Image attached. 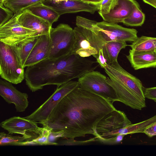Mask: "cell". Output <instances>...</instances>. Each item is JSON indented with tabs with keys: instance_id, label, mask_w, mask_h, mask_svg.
Masks as SVG:
<instances>
[{
	"instance_id": "6da1fadb",
	"label": "cell",
	"mask_w": 156,
	"mask_h": 156,
	"mask_svg": "<svg viewBox=\"0 0 156 156\" xmlns=\"http://www.w3.org/2000/svg\"><path fill=\"white\" fill-rule=\"evenodd\" d=\"M116 109L113 103L79 87L65 96L47 119L39 123L57 138L96 136L95 127L105 116Z\"/></svg>"
},
{
	"instance_id": "7a4b0ae2",
	"label": "cell",
	"mask_w": 156,
	"mask_h": 156,
	"mask_svg": "<svg viewBox=\"0 0 156 156\" xmlns=\"http://www.w3.org/2000/svg\"><path fill=\"white\" fill-rule=\"evenodd\" d=\"M95 62L71 52L59 58H48L27 67L25 71L26 84L32 92L48 85H55L58 87L94 70Z\"/></svg>"
},
{
	"instance_id": "3957f363",
	"label": "cell",
	"mask_w": 156,
	"mask_h": 156,
	"mask_svg": "<svg viewBox=\"0 0 156 156\" xmlns=\"http://www.w3.org/2000/svg\"><path fill=\"white\" fill-rule=\"evenodd\" d=\"M107 82L115 90L118 101L136 109L146 107L144 89L140 80L123 68L119 63L108 65L104 69Z\"/></svg>"
},
{
	"instance_id": "277c9868",
	"label": "cell",
	"mask_w": 156,
	"mask_h": 156,
	"mask_svg": "<svg viewBox=\"0 0 156 156\" xmlns=\"http://www.w3.org/2000/svg\"><path fill=\"white\" fill-rule=\"evenodd\" d=\"M0 75L12 83H21L25 78L24 68L11 46L0 41Z\"/></svg>"
},
{
	"instance_id": "5b68a950",
	"label": "cell",
	"mask_w": 156,
	"mask_h": 156,
	"mask_svg": "<svg viewBox=\"0 0 156 156\" xmlns=\"http://www.w3.org/2000/svg\"><path fill=\"white\" fill-rule=\"evenodd\" d=\"M49 36L50 50L48 58L55 59L71 52L75 39L73 29L69 25L60 23L55 28H51Z\"/></svg>"
},
{
	"instance_id": "8992f818",
	"label": "cell",
	"mask_w": 156,
	"mask_h": 156,
	"mask_svg": "<svg viewBox=\"0 0 156 156\" xmlns=\"http://www.w3.org/2000/svg\"><path fill=\"white\" fill-rule=\"evenodd\" d=\"M107 77L99 72L92 70L79 78V86L82 89L99 96L113 103L118 101L113 88L107 82Z\"/></svg>"
},
{
	"instance_id": "52a82bcc",
	"label": "cell",
	"mask_w": 156,
	"mask_h": 156,
	"mask_svg": "<svg viewBox=\"0 0 156 156\" xmlns=\"http://www.w3.org/2000/svg\"><path fill=\"white\" fill-rule=\"evenodd\" d=\"M75 39L71 53L86 58L97 54L105 43L92 31L76 27L73 29Z\"/></svg>"
},
{
	"instance_id": "ba28073f",
	"label": "cell",
	"mask_w": 156,
	"mask_h": 156,
	"mask_svg": "<svg viewBox=\"0 0 156 156\" xmlns=\"http://www.w3.org/2000/svg\"><path fill=\"white\" fill-rule=\"evenodd\" d=\"M79 87L78 81L70 80L57 87L54 92L32 114L24 118L38 123L46 120L61 100Z\"/></svg>"
},
{
	"instance_id": "9c48e42d",
	"label": "cell",
	"mask_w": 156,
	"mask_h": 156,
	"mask_svg": "<svg viewBox=\"0 0 156 156\" xmlns=\"http://www.w3.org/2000/svg\"><path fill=\"white\" fill-rule=\"evenodd\" d=\"M94 32L105 43L112 41L133 42L138 37L137 31L135 29L124 27L117 23L104 21L97 22Z\"/></svg>"
},
{
	"instance_id": "30bf717a",
	"label": "cell",
	"mask_w": 156,
	"mask_h": 156,
	"mask_svg": "<svg viewBox=\"0 0 156 156\" xmlns=\"http://www.w3.org/2000/svg\"><path fill=\"white\" fill-rule=\"evenodd\" d=\"M35 36H39L35 31L23 27L18 21L16 13L0 27V41L9 45Z\"/></svg>"
},
{
	"instance_id": "8fae6325",
	"label": "cell",
	"mask_w": 156,
	"mask_h": 156,
	"mask_svg": "<svg viewBox=\"0 0 156 156\" xmlns=\"http://www.w3.org/2000/svg\"><path fill=\"white\" fill-rule=\"evenodd\" d=\"M124 112L116 109L105 116L95 127L96 137L102 134L125 127L132 124Z\"/></svg>"
},
{
	"instance_id": "7c38bea8",
	"label": "cell",
	"mask_w": 156,
	"mask_h": 156,
	"mask_svg": "<svg viewBox=\"0 0 156 156\" xmlns=\"http://www.w3.org/2000/svg\"><path fill=\"white\" fill-rule=\"evenodd\" d=\"M43 3L54 9L60 16L66 13L81 12H86L93 14L99 10L101 4H91L80 0H69L57 3L51 0H46Z\"/></svg>"
},
{
	"instance_id": "4fadbf2b",
	"label": "cell",
	"mask_w": 156,
	"mask_h": 156,
	"mask_svg": "<svg viewBox=\"0 0 156 156\" xmlns=\"http://www.w3.org/2000/svg\"><path fill=\"white\" fill-rule=\"evenodd\" d=\"M5 80H0V95L8 103L13 104L17 112L25 111L29 105L28 95L18 90L12 84Z\"/></svg>"
},
{
	"instance_id": "5bb4252c",
	"label": "cell",
	"mask_w": 156,
	"mask_h": 156,
	"mask_svg": "<svg viewBox=\"0 0 156 156\" xmlns=\"http://www.w3.org/2000/svg\"><path fill=\"white\" fill-rule=\"evenodd\" d=\"M0 125L11 135L15 133L23 135L28 132L38 135L41 129L38 126L37 122L19 116L6 119L1 122Z\"/></svg>"
},
{
	"instance_id": "9a60e30c",
	"label": "cell",
	"mask_w": 156,
	"mask_h": 156,
	"mask_svg": "<svg viewBox=\"0 0 156 156\" xmlns=\"http://www.w3.org/2000/svg\"><path fill=\"white\" fill-rule=\"evenodd\" d=\"M16 14L18 21L23 27L35 31L39 36L49 34L52 27L50 23L28 9H25Z\"/></svg>"
},
{
	"instance_id": "2e32d148",
	"label": "cell",
	"mask_w": 156,
	"mask_h": 156,
	"mask_svg": "<svg viewBox=\"0 0 156 156\" xmlns=\"http://www.w3.org/2000/svg\"><path fill=\"white\" fill-rule=\"evenodd\" d=\"M137 3L134 0H116L109 12L101 16L107 22L122 23L130 16Z\"/></svg>"
},
{
	"instance_id": "e0dca14e",
	"label": "cell",
	"mask_w": 156,
	"mask_h": 156,
	"mask_svg": "<svg viewBox=\"0 0 156 156\" xmlns=\"http://www.w3.org/2000/svg\"><path fill=\"white\" fill-rule=\"evenodd\" d=\"M50 47L49 34L40 36L28 56L23 67L33 65L48 58Z\"/></svg>"
},
{
	"instance_id": "ac0fdd59",
	"label": "cell",
	"mask_w": 156,
	"mask_h": 156,
	"mask_svg": "<svg viewBox=\"0 0 156 156\" xmlns=\"http://www.w3.org/2000/svg\"><path fill=\"white\" fill-rule=\"evenodd\" d=\"M126 57L135 70L156 68V54L154 51L137 52L130 49Z\"/></svg>"
},
{
	"instance_id": "d6986e66",
	"label": "cell",
	"mask_w": 156,
	"mask_h": 156,
	"mask_svg": "<svg viewBox=\"0 0 156 156\" xmlns=\"http://www.w3.org/2000/svg\"><path fill=\"white\" fill-rule=\"evenodd\" d=\"M156 122V115L144 120L135 124H131L127 126L106 133V137L112 139L119 134L126 135L135 133H144L149 126Z\"/></svg>"
},
{
	"instance_id": "ffe728a7",
	"label": "cell",
	"mask_w": 156,
	"mask_h": 156,
	"mask_svg": "<svg viewBox=\"0 0 156 156\" xmlns=\"http://www.w3.org/2000/svg\"><path fill=\"white\" fill-rule=\"evenodd\" d=\"M127 46L126 42L112 41L105 42L102 46L104 55L108 65L117 63L118 56L120 51Z\"/></svg>"
},
{
	"instance_id": "44dd1931",
	"label": "cell",
	"mask_w": 156,
	"mask_h": 156,
	"mask_svg": "<svg viewBox=\"0 0 156 156\" xmlns=\"http://www.w3.org/2000/svg\"><path fill=\"white\" fill-rule=\"evenodd\" d=\"M35 15L48 22L52 26L58 21L60 16L54 9L39 3L31 6L27 9Z\"/></svg>"
},
{
	"instance_id": "7402d4cb",
	"label": "cell",
	"mask_w": 156,
	"mask_h": 156,
	"mask_svg": "<svg viewBox=\"0 0 156 156\" xmlns=\"http://www.w3.org/2000/svg\"><path fill=\"white\" fill-rule=\"evenodd\" d=\"M40 36L30 37L16 45L11 46L19 57L23 67Z\"/></svg>"
},
{
	"instance_id": "603a6c76",
	"label": "cell",
	"mask_w": 156,
	"mask_h": 156,
	"mask_svg": "<svg viewBox=\"0 0 156 156\" xmlns=\"http://www.w3.org/2000/svg\"><path fill=\"white\" fill-rule=\"evenodd\" d=\"M156 37L142 36L133 42L129 45L132 50L137 52H154L155 50L154 42Z\"/></svg>"
},
{
	"instance_id": "cb8c5ba5",
	"label": "cell",
	"mask_w": 156,
	"mask_h": 156,
	"mask_svg": "<svg viewBox=\"0 0 156 156\" xmlns=\"http://www.w3.org/2000/svg\"><path fill=\"white\" fill-rule=\"evenodd\" d=\"M46 0H5L4 6L14 14L18 13L35 4L43 3Z\"/></svg>"
},
{
	"instance_id": "d4e9b609",
	"label": "cell",
	"mask_w": 156,
	"mask_h": 156,
	"mask_svg": "<svg viewBox=\"0 0 156 156\" xmlns=\"http://www.w3.org/2000/svg\"><path fill=\"white\" fill-rule=\"evenodd\" d=\"M32 137L31 135L28 134L23 135L22 136H12L9 133L1 132L0 133V145L21 146L22 142L31 140Z\"/></svg>"
},
{
	"instance_id": "484cf974",
	"label": "cell",
	"mask_w": 156,
	"mask_h": 156,
	"mask_svg": "<svg viewBox=\"0 0 156 156\" xmlns=\"http://www.w3.org/2000/svg\"><path fill=\"white\" fill-rule=\"evenodd\" d=\"M145 20V14L142 12L138 3L135 5L130 16L125 20L122 23L127 26H140L144 23Z\"/></svg>"
},
{
	"instance_id": "4316f807",
	"label": "cell",
	"mask_w": 156,
	"mask_h": 156,
	"mask_svg": "<svg viewBox=\"0 0 156 156\" xmlns=\"http://www.w3.org/2000/svg\"><path fill=\"white\" fill-rule=\"evenodd\" d=\"M51 133V130L49 128L43 126L41 128L39 134L36 137L30 140V145H58V143L52 142L49 140V137Z\"/></svg>"
},
{
	"instance_id": "83f0119b",
	"label": "cell",
	"mask_w": 156,
	"mask_h": 156,
	"mask_svg": "<svg viewBox=\"0 0 156 156\" xmlns=\"http://www.w3.org/2000/svg\"><path fill=\"white\" fill-rule=\"evenodd\" d=\"M97 22L80 16H77L76 17V24L77 27H82L94 31L95 26Z\"/></svg>"
},
{
	"instance_id": "f1b7e54d",
	"label": "cell",
	"mask_w": 156,
	"mask_h": 156,
	"mask_svg": "<svg viewBox=\"0 0 156 156\" xmlns=\"http://www.w3.org/2000/svg\"><path fill=\"white\" fill-rule=\"evenodd\" d=\"M14 15L11 10L4 5L0 6V27L9 20Z\"/></svg>"
},
{
	"instance_id": "f546056e",
	"label": "cell",
	"mask_w": 156,
	"mask_h": 156,
	"mask_svg": "<svg viewBox=\"0 0 156 156\" xmlns=\"http://www.w3.org/2000/svg\"><path fill=\"white\" fill-rule=\"evenodd\" d=\"M59 142L58 143V145H82L90 142L98 140V139L95 137L91 139L83 141H76L74 139H66Z\"/></svg>"
},
{
	"instance_id": "4dcf8cb0",
	"label": "cell",
	"mask_w": 156,
	"mask_h": 156,
	"mask_svg": "<svg viewBox=\"0 0 156 156\" xmlns=\"http://www.w3.org/2000/svg\"><path fill=\"white\" fill-rule=\"evenodd\" d=\"M116 0H103L100 4L98 13L102 15L109 13L113 6Z\"/></svg>"
},
{
	"instance_id": "1f68e13d",
	"label": "cell",
	"mask_w": 156,
	"mask_h": 156,
	"mask_svg": "<svg viewBox=\"0 0 156 156\" xmlns=\"http://www.w3.org/2000/svg\"><path fill=\"white\" fill-rule=\"evenodd\" d=\"M93 56L96 59L97 62L101 68L104 69L108 65L107 60L104 55L102 47L100 49L98 53Z\"/></svg>"
},
{
	"instance_id": "d6a6232c",
	"label": "cell",
	"mask_w": 156,
	"mask_h": 156,
	"mask_svg": "<svg viewBox=\"0 0 156 156\" xmlns=\"http://www.w3.org/2000/svg\"><path fill=\"white\" fill-rule=\"evenodd\" d=\"M144 92L145 98L151 99L156 102V87L144 88Z\"/></svg>"
},
{
	"instance_id": "836d02e7",
	"label": "cell",
	"mask_w": 156,
	"mask_h": 156,
	"mask_svg": "<svg viewBox=\"0 0 156 156\" xmlns=\"http://www.w3.org/2000/svg\"><path fill=\"white\" fill-rule=\"evenodd\" d=\"M144 133L150 137L156 136V122L147 128Z\"/></svg>"
},
{
	"instance_id": "e575fe53",
	"label": "cell",
	"mask_w": 156,
	"mask_h": 156,
	"mask_svg": "<svg viewBox=\"0 0 156 156\" xmlns=\"http://www.w3.org/2000/svg\"><path fill=\"white\" fill-rule=\"evenodd\" d=\"M125 135L119 134L112 139L106 141L104 143L107 144H115L120 143Z\"/></svg>"
},
{
	"instance_id": "d590c367",
	"label": "cell",
	"mask_w": 156,
	"mask_h": 156,
	"mask_svg": "<svg viewBox=\"0 0 156 156\" xmlns=\"http://www.w3.org/2000/svg\"><path fill=\"white\" fill-rule=\"evenodd\" d=\"M83 2L94 4H100L103 0H80Z\"/></svg>"
},
{
	"instance_id": "8d00e7d4",
	"label": "cell",
	"mask_w": 156,
	"mask_h": 156,
	"mask_svg": "<svg viewBox=\"0 0 156 156\" xmlns=\"http://www.w3.org/2000/svg\"><path fill=\"white\" fill-rule=\"evenodd\" d=\"M143 1L156 8V0H142Z\"/></svg>"
},
{
	"instance_id": "74e56055",
	"label": "cell",
	"mask_w": 156,
	"mask_h": 156,
	"mask_svg": "<svg viewBox=\"0 0 156 156\" xmlns=\"http://www.w3.org/2000/svg\"><path fill=\"white\" fill-rule=\"evenodd\" d=\"M51 0L54 2L57 3V2H60L63 1H68L69 0Z\"/></svg>"
},
{
	"instance_id": "f35d334b",
	"label": "cell",
	"mask_w": 156,
	"mask_h": 156,
	"mask_svg": "<svg viewBox=\"0 0 156 156\" xmlns=\"http://www.w3.org/2000/svg\"><path fill=\"white\" fill-rule=\"evenodd\" d=\"M5 0H0V6H4V2Z\"/></svg>"
},
{
	"instance_id": "ab89813d",
	"label": "cell",
	"mask_w": 156,
	"mask_h": 156,
	"mask_svg": "<svg viewBox=\"0 0 156 156\" xmlns=\"http://www.w3.org/2000/svg\"><path fill=\"white\" fill-rule=\"evenodd\" d=\"M154 44L155 45V50H154V52L156 54V41H155L154 42Z\"/></svg>"
}]
</instances>
